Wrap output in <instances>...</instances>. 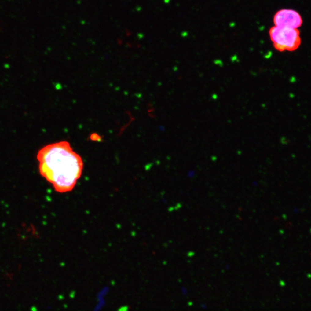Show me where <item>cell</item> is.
Masks as SVG:
<instances>
[{
	"label": "cell",
	"mask_w": 311,
	"mask_h": 311,
	"mask_svg": "<svg viewBox=\"0 0 311 311\" xmlns=\"http://www.w3.org/2000/svg\"><path fill=\"white\" fill-rule=\"evenodd\" d=\"M37 160L40 175L58 192L73 190L82 173L81 157L66 141L43 146L38 152Z\"/></svg>",
	"instance_id": "obj_1"
},
{
	"label": "cell",
	"mask_w": 311,
	"mask_h": 311,
	"mask_svg": "<svg viewBox=\"0 0 311 311\" xmlns=\"http://www.w3.org/2000/svg\"><path fill=\"white\" fill-rule=\"evenodd\" d=\"M269 36L274 47L280 52L295 51L301 45L298 29L274 26L269 30Z\"/></svg>",
	"instance_id": "obj_2"
},
{
	"label": "cell",
	"mask_w": 311,
	"mask_h": 311,
	"mask_svg": "<svg viewBox=\"0 0 311 311\" xmlns=\"http://www.w3.org/2000/svg\"><path fill=\"white\" fill-rule=\"evenodd\" d=\"M274 26L297 29L302 24V19L296 10L283 9L276 12L273 17Z\"/></svg>",
	"instance_id": "obj_3"
}]
</instances>
